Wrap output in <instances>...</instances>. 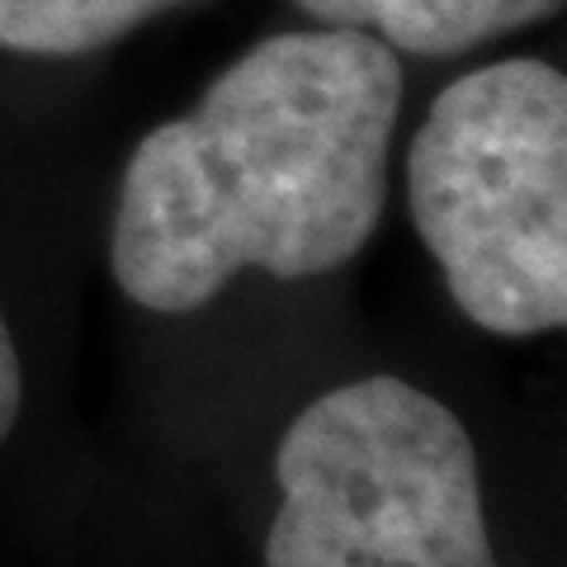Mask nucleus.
<instances>
[{
	"label": "nucleus",
	"instance_id": "nucleus-4",
	"mask_svg": "<svg viewBox=\"0 0 567 567\" xmlns=\"http://www.w3.org/2000/svg\"><path fill=\"white\" fill-rule=\"evenodd\" d=\"M567 0H289L293 20L354 29L412 62H464L554 24Z\"/></svg>",
	"mask_w": 567,
	"mask_h": 567
},
{
	"label": "nucleus",
	"instance_id": "nucleus-2",
	"mask_svg": "<svg viewBox=\"0 0 567 567\" xmlns=\"http://www.w3.org/2000/svg\"><path fill=\"white\" fill-rule=\"evenodd\" d=\"M402 204L454 308L492 336L567 327V76L544 52H477L425 100Z\"/></svg>",
	"mask_w": 567,
	"mask_h": 567
},
{
	"label": "nucleus",
	"instance_id": "nucleus-5",
	"mask_svg": "<svg viewBox=\"0 0 567 567\" xmlns=\"http://www.w3.org/2000/svg\"><path fill=\"white\" fill-rule=\"evenodd\" d=\"M204 0H0V62L76 66Z\"/></svg>",
	"mask_w": 567,
	"mask_h": 567
},
{
	"label": "nucleus",
	"instance_id": "nucleus-6",
	"mask_svg": "<svg viewBox=\"0 0 567 567\" xmlns=\"http://www.w3.org/2000/svg\"><path fill=\"white\" fill-rule=\"evenodd\" d=\"M24 412V360H20V341L6 308H0V445L10 440L14 421Z\"/></svg>",
	"mask_w": 567,
	"mask_h": 567
},
{
	"label": "nucleus",
	"instance_id": "nucleus-3",
	"mask_svg": "<svg viewBox=\"0 0 567 567\" xmlns=\"http://www.w3.org/2000/svg\"><path fill=\"white\" fill-rule=\"evenodd\" d=\"M275 483L265 567H496L468 425L398 374L312 398Z\"/></svg>",
	"mask_w": 567,
	"mask_h": 567
},
{
	"label": "nucleus",
	"instance_id": "nucleus-1",
	"mask_svg": "<svg viewBox=\"0 0 567 567\" xmlns=\"http://www.w3.org/2000/svg\"><path fill=\"white\" fill-rule=\"evenodd\" d=\"M402 118L406 62L379 39L308 20L260 33L123 156L118 293L189 317L246 275H341L383 227Z\"/></svg>",
	"mask_w": 567,
	"mask_h": 567
}]
</instances>
